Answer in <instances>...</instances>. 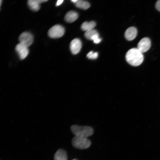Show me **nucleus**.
<instances>
[{
    "label": "nucleus",
    "instance_id": "15",
    "mask_svg": "<svg viewBox=\"0 0 160 160\" xmlns=\"http://www.w3.org/2000/svg\"><path fill=\"white\" fill-rule=\"evenodd\" d=\"M97 34H99L97 31L94 29L86 31L84 33V36L87 39L91 40L92 36Z\"/></svg>",
    "mask_w": 160,
    "mask_h": 160
},
{
    "label": "nucleus",
    "instance_id": "20",
    "mask_svg": "<svg viewBox=\"0 0 160 160\" xmlns=\"http://www.w3.org/2000/svg\"><path fill=\"white\" fill-rule=\"evenodd\" d=\"M2 1L1 0L0 1V6L1 5Z\"/></svg>",
    "mask_w": 160,
    "mask_h": 160
},
{
    "label": "nucleus",
    "instance_id": "2",
    "mask_svg": "<svg viewBox=\"0 0 160 160\" xmlns=\"http://www.w3.org/2000/svg\"><path fill=\"white\" fill-rule=\"evenodd\" d=\"M71 129L75 136L87 138L93 133V128L89 126H80L76 125H72Z\"/></svg>",
    "mask_w": 160,
    "mask_h": 160
},
{
    "label": "nucleus",
    "instance_id": "21",
    "mask_svg": "<svg viewBox=\"0 0 160 160\" xmlns=\"http://www.w3.org/2000/svg\"><path fill=\"white\" fill-rule=\"evenodd\" d=\"M77 160L75 159H73V160Z\"/></svg>",
    "mask_w": 160,
    "mask_h": 160
},
{
    "label": "nucleus",
    "instance_id": "1",
    "mask_svg": "<svg viewBox=\"0 0 160 160\" xmlns=\"http://www.w3.org/2000/svg\"><path fill=\"white\" fill-rule=\"evenodd\" d=\"M125 58L126 61L129 64L134 66L140 65L144 60L142 53L136 48L129 50L126 54Z\"/></svg>",
    "mask_w": 160,
    "mask_h": 160
},
{
    "label": "nucleus",
    "instance_id": "16",
    "mask_svg": "<svg viewBox=\"0 0 160 160\" xmlns=\"http://www.w3.org/2000/svg\"><path fill=\"white\" fill-rule=\"evenodd\" d=\"M98 56L97 52H94L92 51L89 52L87 55V56L88 58L91 59H95L97 58Z\"/></svg>",
    "mask_w": 160,
    "mask_h": 160
},
{
    "label": "nucleus",
    "instance_id": "5",
    "mask_svg": "<svg viewBox=\"0 0 160 160\" xmlns=\"http://www.w3.org/2000/svg\"><path fill=\"white\" fill-rule=\"evenodd\" d=\"M19 39L20 43L28 47L32 44L33 41V35L27 32L22 33L20 35Z\"/></svg>",
    "mask_w": 160,
    "mask_h": 160
},
{
    "label": "nucleus",
    "instance_id": "11",
    "mask_svg": "<svg viewBox=\"0 0 160 160\" xmlns=\"http://www.w3.org/2000/svg\"><path fill=\"white\" fill-rule=\"evenodd\" d=\"M78 17V15L76 12L71 11L68 12L65 15V19L66 21L71 23L76 20Z\"/></svg>",
    "mask_w": 160,
    "mask_h": 160
},
{
    "label": "nucleus",
    "instance_id": "8",
    "mask_svg": "<svg viewBox=\"0 0 160 160\" xmlns=\"http://www.w3.org/2000/svg\"><path fill=\"white\" fill-rule=\"evenodd\" d=\"M82 46L81 40L78 38H75L71 42L70 45V50L74 55L78 54L80 51Z\"/></svg>",
    "mask_w": 160,
    "mask_h": 160
},
{
    "label": "nucleus",
    "instance_id": "17",
    "mask_svg": "<svg viewBox=\"0 0 160 160\" xmlns=\"http://www.w3.org/2000/svg\"><path fill=\"white\" fill-rule=\"evenodd\" d=\"M91 40H93L95 44H98L101 41V39L99 37V34H97L91 38Z\"/></svg>",
    "mask_w": 160,
    "mask_h": 160
},
{
    "label": "nucleus",
    "instance_id": "7",
    "mask_svg": "<svg viewBox=\"0 0 160 160\" xmlns=\"http://www.w3.org/2000/svg\"><path fill=\"white\" fill-rule=\"evenodd\" d=\"M15 49L21 60L25 58L29 53L28 47L20 43L16 45Z\"/></svg>",
    "mask_w": 160,
    "mask_h": 160
},
{
    "label": "nucleus",
    "instance_id": "4",
    "mask_svg": "<svg viewBox=\"0 0 160 160\" xmlns=\"http://www.w3.org/2000/svg\"><path fill=\"white\" fill-rule=\"evenodd\" d=\"M65 29L60 25H55L49 30L48 34L49 36L52 38H57L62 37L64 34Z\"/></svg>",
    "mask_w": 160,
    "mask_h": 160
},
{
    "label": "nucleus",
    "instance_id": "9",
    "mask_svg": "<svg viewBox=\"0 0 160 160\" xmlns=\"http://www.w3.org/2000/svg\"><path fill=\"white\" fill-rule=\"evenodd\" d=\"M137 34V30L134 27H131L128 28L125 31L124 36L126 39L128 41L133 40Z\"/></svg>",
    "mask_w": 160,
    "mask_h": 160
},
{
    "label": "nucleus",
    "instance_id": "12",
    "mask_svg": "<svg viewBox=\"0 0 160 160\" xmlns=\"http://www.w3.org/2000/svg\"><path fill=\"white\" fill-rule=\"evenodd\" d=\"M54 160H67V156L66 152L63 149H58L54 155Z\"/></svg>",
    "mask_w": 160,
    "mask_h": 160
},
{
    "label": "nucleus",
    "instance_id": "13",
    "mask_svg": "<svg viewBox=\"0 0 160 160\" xmlns=\"http://www.w3.org/2000/svg\"><path fill=\"white\" fill-rule=\"evenodd\" d=\"M71 1L75 4L77 7L80 9H86L90 6L89 3L86 1L82 0H72Z\"/></svg>",
    "mask_w": 160,
    "mask_h": 160
},
{
    "label": "nucleus",
    "instance_id": "14",
    "mask_svg": "<svg viewBox=\"0 0 160 160\" xmlns=\"http://www.w3.org/2000/svg\"><path fill=\"white\" fill-rule=\"evenodd\" d=\"M96 25L94 21L89 22H85L81 25V28L82 30L86 31L94 29Z\"/></svg>",
    "mask_w": 160,
    "mask_h": 160
},
{
    "label": "nucleus",
    "instance_id": "10",
    "mask_svg": "<svg viewBox=\"0 0 160 160\" xmlns=\"http://www.w3.org/2000/svg\"><path fill=\"white\" fill-rule=\"evenodd\" d=\"M47 1V0H29L28 1L27 3L31 9L34 11H37L40 8V4Z\"/></svg>",
    "mask_w": 160,
    "mask_h": 160
},
{
    "label": "nucleus",
    "instance_id": "6",
    "mask_svg": "<svg viewBox=\"0 0 160 160\" xmlns=\"http://www.w3.org/2000/svg\"><path fill=\"white\" fill-rule=\"evenodd\" d=\"M151 46V41L148 38L145 37L142 39L138 42L137 49L142 53L147 52Z\"/></svg>",
    "mask_w": 160,
    "mask_h": 160
},
{
    "label": "nucleus",
    "instance_id": "18",
    "mask_svg": "<svg viewBox=\"0 0 160 160\" xmlns=\"http://www.w3.org/2000/svg\"><path fill=\"white\" fill-rule=\"evenodd\" d=\"M155 5L157 10L160 12V0L157 1Z\"/></svg>",
    "mask_w": 160,
    "mask_h": 160
},
{
    "label": "nucleus",
    "instance_id": "19",
    "mask_svg": "<svg viewBox=\"0 0 160 160\" xmlns=\"http://www.w3.org/2000/svg\"><path fill=\"white\" fill-rule=\"evenodd\" d=\"M63 0H58L56 4V6H58L61 4L63 1Z\"/></svg>",
    "mask_w": 160,
    "mask_h": 160
},
{
    "label": "nucleus",
    "instance_id": "3",
    "mask_svg": "<svg viewBox=\"0 0 160 160\" xmlns=\"http://www.w3.org/2000/svg\"><path fill=\"white\" fill-rule=\"evenodd\" d=\"M72 143L75 147L80 149H85L89 148L91 144V141L87 138L76 136L72 140Z\"/></svg>",
    "mask_w": 160,
    "mask_h": 160
}]
</instances>
